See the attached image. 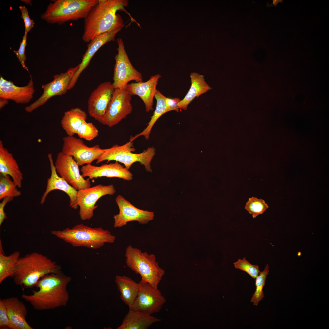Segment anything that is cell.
<instances>
[{
	"label": "cell",
	"mask_w": 329,
	"mask_h": 329,
	"mask_svg": "<svg viewBox=\"0 0 329 329\" xmlns=\"http://www.w3.org/2000/svg\"><path fill=\"white\" fill-rule=\"evenodd\" d=\"M72 278L61 271L46 274L39 280L35 287L37 291L32 290V294H24L21 297L28 302L37 310L53 309L65 306L69 299L67 289Z\"/></svg>",
	"instance_id": "cell-1"
},
{
	"label": "cell",
	"mask_w": 329,
	"mask_h": 329,
	"mask_svg": "<svg viewBox=\"0 0 329 329\" xmlns=\"http://www.w3.org/2000/svg\"><path fill=\"white\" fill-rule=\"evenodd\" d=\"M126 0H99L84 19L83 40L89 43L96 37L105 33L122 28L124 24L120 16L116 12H127L125 7Z\"/></svg>",
	"instance_id": "cell-2"
},
{
	"label": "cell",
	"mask_w": 329,
	"mask_h": 329,
	"mask_svg": "<svg viewBox=\"0 0 329 329\" xmlns=\"http://www.w3.org/2000/svg\"><path fill=\"white\" fill-rule=\"evenodd\" d=\"M61 271V267L48 256L33 252L20 257L16 264L13 280L15 284L32 288L44 275Z\"/></svg>",
	"instance_id": "cell-3"
},
{
	"label": "cell",
	"mask_w": 329,
	"mask_h": 329,
	"mask_svg": "<svg viewBox=\"0 0 329 329\" xmlns=\"http://www.w3.org/2000/svg\"><path fill=\"white\" fill-rule=\"evenodd\" d=\"M53 235L73 247H83L98 249L106 243H112L116 237L110 231L99 227L92 228L82 224H77L71 228L62 230H53Z\"/></svg>",
	"instance_id": "cell-4"
},
{
	"label": "cell",
	"mask_w": 329,
	"mask_h": 329,
	"mask_svg": "<svg viewBox=\"0 0 329 329\" xmlns=\"http://www.w3.org/2000/svg\"><path fill=\"white\" fill-rule=\"evenodd\" d=\"M99 0H57L48 6L41 18L51 24H62L85 19Z\"/></svg>",
	"instance_id": "cell-5"
},
{
	"label": "cell",
	"mask_w": 329,
	"mask_h": 329,
	"mask_svg": "<svg viewBox=\"0 0 329 329\" xmlns=\"http://www.w3.org/2000/svg\"><path fill=\"white\" fill-rule=\"evenodd\" d=\"M125 256L127 266L140 274L141 280L157 287L165 271L159 266L155 255L143 252L130 245L126 249Z\"/></svg>",
	"instance_id": "cell-6"
},
{
	"label": "cell",
	"mask_w": 329,
	"mask_h": 329,
	"mask_svg": "<svg viewBox=\"0 0 329 329\" xmlns=\"http://www.w3.org/2000/svg\"><path fill=\"white\" fill-rule=\"evenodd\" d=\"M135 150L133 142L130 141L122 145H115L110 148L104 149L96 160V163L114 160L123 164L125 167L129 170L133 163L139 162L144 166L147 171L152 172L150 163L155 154V148L153 147H149L140 153H133Z\"/></svg>",
	"instance_id": "cell-7"
},
{
	"label": "cell",
	"mask_w": 329,
	"mask_h": 329,
	"mask_svg": "<svg viewBox=\"0 0 329 329\" xmlns=\"http://www.w3.org/2000/svg\"><path fill=\"white\" fill-rule=\"evenodd\" d=\"M118 53L115 56L112 84L115 89L126 88L131 81L136 82L143 81L141 73L133 65L126 51L122 39H117Z\"/></svg>",
	"instance_id": "cell-8"
},
{
	"label": "cell",
	"mask_w": 329,
	"mask_h": 329,
	"mask_svg": "<svg viewBox=\"0 0 329 329\" xmlns=\"http://www.w3.org/2000/svg\"><path fill=\"white\" fill-rule=\"evenodd\" d=\"M115 192L112 184H100L78 190L77 202L80 207L79 214L81 219L85 221L91 219L94 215V210L98 207L95 205L97 200L105 195H113Z\"/></svg>",
	"instance_id": "cell-9"
},
{
	"label": "cell",
	"mask_w": 329,
	"mask_h": 329,
	"mask_svg": "<svg viewBox=\"0 0 329 329\" xmlns=\"http://www.w3.org/2000/svg\"><path fill=\"white\" fill-rule=\"evenodd\" d=\"M63 140L61 152L72 157L79 166L91 164L97 160L104 151V149L99 145L88 147L81 139L73 136L65 137Z\"/></svg>",
	"instance_id": "cell-10"
},
{
	"label": "cell",
	"mask_w": 329,
	"mask_h": 329,
	"mask_svg": "<svg viewBox=\"0 0 329 329\" xmlns=\"http://www.w3.org/2000/svg\"><path fill=\"white\" fill-rule=\"evenodd\" d=\"M131 95L126 88L115 89L101 123L112 127L130 114L133 110Z\"/></svg>",
	"instance_id": "cell-11"
},
{
	"label": "cell",
	"mask_w": 329,
	"mask_h": 329,
	"mask_svg": "<svg viewBox=\"0 0 329 329\" xmlns=\"http://www.w3.org/2000/svg\"><path fill=\"white\" fill-rule=\"evenodd\" d=\"M139 283L138 295L129 308L151 315L158 312L166 302L165 297L157 287L142 280Z\"/></svg>",
	"instance_id": "cell-12"
},
{
	"label": "cell",
	"mask_w": 329,
	"mask_h": 329,
	"mask_svg": "<svg viewBox=\"0 0 329 329\" xmlns=\"http://www.w3.org/2000/svg\"><path fill=\"white\" fill-rule=\"evenodd\" d=\"M79 67V64L76 67L69 68L65 73L55 75L54 76L52 81L43 85L42 88L43 92L42 95L34 102L26 107L25 111L30 113L44 104L51 97L65 94L74 74Z\"/></svg>",
	"instance_id": "cell-13"
},
{
	"label": "cell",
	"mask_w": 329,
	"mask_h": 329,
	"mask_svg": "<svg viewBox=\"0 0 329 329\" xmlns=\"http://www.w3.org/2000/svg\"><path fill=\"white\" fill-rule=\"evenodd\" d=\"M57 173L77 190L90 187V182L80 174L79 165L73 157L61 151L58 153L54 163Z\"/></svg>",
	"instance_id": "cell-14"
},
{
	"label": "cell",
	"mask_w": 329,
	"mask_h": 329,
	"mask_svg": "<svg viewBox=\"0 0 329 329\" xmlns=\"http://www.w3.org/2000/svg\"><path fill=\"white\" fill-rule=\"evenodd\" d=\"M115 201L119 212L113 215L115 228L122 227L133 221H137L140 224H146L154 219V212L137 208L121 195L117 196Z\"/></svg>",
	"instance_id": "cell-15"
},
{
	"label": "cell",
	"mask_w": 329,
	"mask_h": 329,
	"mask_svg": "<svg viewBox=\"0 0 329 329\" xmlns=\"http://www.w3.org/2000/svg\"><path fill=\"white\" fill-rule=\"evenodd\" d=\"M115 89L107 81L100 84L91 93L88 101L90 115L101 123L108 109Z\"/></svg>",
	"instance_id": "cell-16"
},
{
	"label": "cell",
	"mask_w": 329,
	"mask_h": 329,
	"mask_svg": "<svg viewBox=\"0 0 329 329\" xmlns=\"http://www.w3.org/2000/svg\"><path fill=\"white\" fill-rule=\"evenodd\" d=\"M80 171L84 178L88 177L89 179L102 177H116L129 181L133 179L132 173L117 161L100 166L85 164L82 166Z\"/></svg>",
	"instance_id": "cell-17"
},
{
	"label": "cell",
	"mask_w": 329,
	"mask_h": 329,
	"mask_svg": "<svg viewBox=\"0 0 329 329\" xmlns=\"http://www.w3.org/2000/svg\"><path fill=\"white\" fill-rule=\"evenodd\" d=\"M50 162L51 175L48 179L46 189L40 201V203L43 204L49 193L55 190H60L65 193L69 198V206L74 209L78 207L77 202L78 190L68 183L58 175L56 171L53 159L52 154L48 155Z\"/></svg>",
	"instance_id": "cell-18"
},
{
	"label": "cell",
	"mask_w": 329,
	"mask_h": 329,
	"mask_svg": "<svg viewBox=\"0 0 329 329\" xmlns=\"http://www.w3.org/2000/svg\"><path fill=\"white\" fill-rule=\"evenodd\" d=\"M122 28L110 31L99 35L92 39L87 45V49L83 56L79 67L74 74L68 86V90L73 88L75 85L81 73L89 65L90 62L97 51L108 42L115 41L117 34Z\"/></svg>",
	"instance_id": "cell-19"
},
{
	"label": "cell",
	"mask_w": 329,
	"mask_h": 329,
	"mask_svg": "<svg viewBox=\"0 0 329 329\" xmlns=\"http://www.w3.org/2000/svg\"><path fill=\"white\" fill-rule=\"evenodd\" d=\"M161 77L159 74H156L151 76L146 82L132 83L126 86V89L131 96H138L142 100L147 112L153 110V99L158 80Z\"/></svg>",
	"instance_id": "cell-20"
},
{
	"label": "cell",
	"mask_w": 329,
	"mask_h": 329,
	"mask_svg": "<svg viewBox=\"0 0 329 329\" xmlns=\"http://www.w3.org/2000/svg\"><path fill=\"white\" fill-rule=\"evenodd\" d=\"M7 315L17 329H33L26 320L27 310L24 303L17 297L2 299Z\"/></svg>",
	"instance_id": "cell-21"
},
{
	"label": "cell",
	"mask_w": 329,
	"mask_h": 329,
	"mask_svg": "<svg viewBox=\"0 0 329 329\" xmlns=\"http://www.w3.org/2000/svg\"><path fill=\"white\" fill-rule=\"evenodd\" d=\"M0 174L9 175L17 186L20 188L23 179V174L12 154L4 146L0 140Z\"/></svg>",
	"instance_id": "cell-22"
},
{
	"label": "cell",
	"mask_w": 329,
	"mask_h": 329,
	"mask_svg": "<svg viewBox=\"0 0 329 329\" xmlns=\"http://www.w3.org/2000/svg\"><path fill=\"white\" fill-rule=\"evenodd\" d=\"M28 84L23 87L14 85L7 87H0V98L11 100L17 104L28 103L33 97L35 90L31 76Z\"/></svg>",
	"instance_id": "cell-23"
},
{
	"label": "cell",
	"mask_w": 329,
	"mask_h": 329,
	"mask_svg": "<svg viewBox=\"0 0 329 329\" xmlns=\"http://www.w3.org/2000/svg\"><path fill=\"white\" fill-rule=\"evenodd\" d=\"M122 324L117 329H147L161 320L151 315L129 308Z\"/></svg>",
	"instance_id": "cell-24"
},
{
	"label": "cell",
	"mask_w": 329,
	"mask_h": 329,
	"mask_svg": "<svg viewBox=\"0 0 329 329\" xmlns=\"http://www.w3.org/2000/svg\"><path fill=\"white\" fill-rule=\"evenodd\" d=\"M190 76L191 86L184 98L178 104L179 109L187 110L188 105L196 97L197 98L211 89L205 81L203 75L192 72Z\"/></svg>",
	"instance_id": "cell-25"
},
{
	"label": "cell",
	"mask_w": 329,
	"mask_h": 329,
	"mask_svg": "<svg viewBox=\"0 0 329 329\" xmlns=\"http://www.w3.org/2000/svg\"><path fill=\"white\" fill-rule=\"evenodd\" d=\"M115 282L120 294L122 301L129 307L135 302L139 293V285L125 275H117Z\"/></svg>",
	"instance_id": "cell-26"
},
{
	"label": "cell",
	"mask_w": 329,
	"mask_h": 329,
	"mask_svg": "<svg viewBox=\"0 0 329 329\" xmlns=\"http://www.w3.org/2000/svg\"><path fill=\"white\" fill-rule=\"evenodd\" d=\"M87 118L86 112L80 108H72L64 113L61 120L62 127L68 136H73Z\"/></svg>",
	"instance_id": "cell-27"
},
{
	"label": "cell",
	"mask_w": 329,
	"mask_h": 329,
	"mask_svg": "<svg viewBox=\"0 0 329 329\" xmlns=\"http://www.w3.org/2000/svg\"><path fill=\"white\" fill-rule=\"evenodd\" d=\"M20 255L19 251H15L9 256L5 255L0 240V284L6 278L13 277Z\"/></svg>",
	"instance_id": "cell-28"
},
{
	"label": "cell",
	"mask_w": 329,
	"mask_h": 329,
	"mask_svg": "<svg viewBox=\"0 0 329 329\" xmlns=\"http://www.w3.org/2000/svg\"><path fill=\"white\" fill-rule=\"evenodd\" d=\"M154 97L157 100L156 106L147 126L141 133L131 137L129 141L133 142L141 136H143L146 139L148 140L152 128L155 122L161 115L167 112L165 102L166 97L157 90Z\"/></svg>",
	"instance_id": "cell-29"
},
{
	"label": "cell",
	"mask_w": 329,
	"mask_h": 329,
	"mask_svg": "<svg viewBox=\"0 0 329 329\" xmlns=\"http://www.w3.org/2000/svg\"><path fill=\"white\" fill-rule=\"evenodd\" d=\"M17 186L12 180L9 175L4 176L0 174V200L7 197H16L21 195Z\"/></svg>",
	"instance_id": "cell-30"
},
{
	"label": "cell",
	"mask_w": 329,
	"mask_h": 329,
	"mask_svg": "<svg viewBox=\"0 0 329 329\" xmlns=\"http://www.w3.org/2000/svg\"><path fill=\"white\" fill-rule=\"evenodd\" d=\"M269 268L268 264H267L264 271H260L255 278L256 289L251 300V302H253L254 306H257L264 297L263 289L265 285V281L269 273Z\"/></svg>",
	"instance_id": "cell-31"
},
{
	"label": "cell",
	"mask_w": 329,
	"mask_h": 329,
	"mask_svg": "<svg viewBox=\"0 0 329 329\" xmlns=\"http://www.w3.org/2000/svg\"><path fill=\"white\" fill-rule=\"evenodd\" d=\"M269 207L267 204L262 199L252 197L249 199L245 209L252 215L253 218L263 214Z\"/></svg>",
	"instance_id": "cell-32"
},
{
	"label": "cell",
	"mask_w": 329,
	"mask_h": 329,
	"mask_svg": "<svg viewBox=\"0 0 329 329\" xmlns=\"http://www.w3.org/2000/svg\"><path fill=\"white\" fill-rule=\"evenodd\" d=\"M98 129L92 123L85 121L78 129L76 134L80 138L91 141L98 136Z\"/></svg>",
	"instance_id": "cell-33"
},
{
	"label": "cell",
	"mask_w": 329,
	"mask_h": 329,
	"mask_svg": "<svg viewBox=\"0 0 329 329\" xmlns=\"http://www.w3.org/2000/svg\"><path fill=\"white\" fill-rule=\"evenodd\" d=\"M233 264L235 268L246 272L254 279L256 277L260 272L259 266L256 264H250L246 260L245 257L242 259H239L234 263Z\"/></svg>",
	"instance_id": "cell-34"
},
{
	"label": "cell",
	"mask_w": 329,
	"mask_h": 329,
	"mask_svg": "<svg viewBox=\"0 0 329 329\" xmlns=\"http://www.w3.org/2000/svg\"><path fill=\"white\" fill-rule=\"evenodd\" d=\"M0 329H17L10 321L2 299H0Z\"/></svg>",
	"instance_id": "cell-35"
},
{
	"label": "cell",
	"mask_w": 329,
	"mask_h": 329,
	"mask_svg": "<svg viewBox=\"0 0 329 329\" xmlns=\"http://www.w3.org/2000/svg\"><path fill=\"white\" fill-rule=\"evenodd\" d=\"M27 33L25 32L24 34L23 37V39L20 43L19 48L18 50H13V51L16 54L18 60L20 62L23 67L28 71L27 67L26 66L25 62L26 59V56L25 54V48L27 44Z\"/></svg>",
	"instance_id": "cell-36"
},
{
	"label": "cell",
	"mask_w": 329,
	"mask_h": 329,
	"mask_svg": "<svg viewBox=\"0 0 329 329\" xmlns=\"http://www.w3.org/2000/svg\"><path fill=\"white\" fill-rule=\"evenodd\" d=\"M19 8L21 12V18L24 22L25 32L27 33L34 27V23L30 18L27 9L25 6L21 5Z\"/></svg>",
	"instance_id": "cell-37"
},
{
	"label": "cell",
	"mask_w": 329,
	"mask_h": 329,
	"mask_svg": "<svg viewBox=\"0 0 329 329\" xmlns=\"http://www.w3.org/2000/svg\"><path fill=\"white\" fill-rule=\"evenodd\" d=\"M181 100L178 98H170L166 97L165 99L167 112L169 111L175 110L179 111L178 104Z\"/></svg>",
	"instance_id": "cell-38"
},
{
	"label": "cell",
	"mask_w": 329,
	"mask_h": 329,
	"mask_svg": "<svg viewBox=\"0 0 329 329\" xmlns=\"http://www.w3.org/2000/svg\"><path fill=\"white\" fill-rule=\"evenodd\" d=\"M13 198L12 197H5L3 199L2 202L0 203V226L7 218L6 214L4 211L5 207L7 203L12 200Z\"/></svg>",
	"instance_id": "cell-39"
},
{
	"label": "cell",
	"mask_w": 329,
	"mask_h": 329,
	"mask_svg": "<svg viewBox=\"0 0 329 329\" xmlns=\"http://www.w3.org/2000/svg\"><path fill=\"white\" fill-rule=\"evenodd\" d=\"M14 84L13 82L8 81L1 76L0 79V87H5L11 86Z\"/></svg>",
	"instance_id": "cell-40"
},
{
	"label": "cell",
	"mask_w": 329,
	"mask_h": 329,
	"mask_svg": "<svg viewBox=\"0 0 329 329\" xmlns=\"http://www.w3.org/2000/svg\"><path fill=\"white\" fill-rule=\"evenodd\" d=\"M8 103V100L0 99V109H1Z\"/></svg>",
	"instance_id": "cell-41"
},
{
	"label": "cell",
	"mask_w": 329,
	"mask_h": 329,
	"mask_svg": "<svg viewBox=\"0 0 329 329\" xmlns=\"http://www.w3.org/2000/svg\"><path fill=\"white\" fill-rule=\"evenodd\" d=\"M282 1L279 0H274L273 1L272 4H273L274 5H276L278 3L280 2H281Z\"/></svg>",
	"instance_id": "cell-42"
}]
</instances>
